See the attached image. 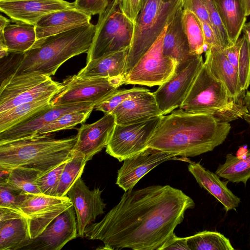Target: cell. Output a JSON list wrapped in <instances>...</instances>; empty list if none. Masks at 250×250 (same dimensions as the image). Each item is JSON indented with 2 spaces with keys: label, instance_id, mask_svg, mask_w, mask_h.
<instances>
[{
  "label": "cell",
  "instance_id": "1",
  "mask_svg": "<svg viewBox=\"0 0 250 250\" xmlns=\"http://www.w3.org/2000/svg\"><path fill=\"white\" fill-rule=\"evenodd\" d=\"M194 206L192 199L169 185L132 189L100 221L88 225L84 236L102 241L103 249L162 250Z\"/></svg>",
  "mask_w": 250,
  "mask_h": 250
},
{
  "label": "cell",
  "instance_id": "2",
  "mask_svg": "<svg viewBox=\"0 0 250 250\" xmlns=\"http://www.w3.org/2000/svg\"><path fill=\"white\" fill-rule=\"evenodd\" d=\"M230 129L229 123L179 108L162 116L148 147L176 156L194 157L212 151L223 144Z\"/></svg>",
  "mask_w": 250,
  "mask_h": 250
},
{
  "label": "cell",
  "instance_id": "3",
  "mask_svg": "<svg viewBox=\"0 0 250 250\" xmlns=\"http://www.w3.org/2000/svg\"><path fill=\"white\" fill-rule=\"evenodd\" d=\"M96 25L91 23L37 40L23 53L13 75L39 73L54 75L65 62L87 53L92 43Z\"/></svg>",
  "mask_w": 250,
  "mask_h": 250
},
{
  "label": "cell",
  "instance_id": "4",
  "mask_svg": "<svg viewBox=\"0 0 250 250\" xmlns=\"http://www.w3.org/2000/svg\"><path fill=\"white\" fill-rule=\"evenodd\" d=\"M77 135L56 139L37 135L0 144V168H32L47 172L73 156Z\"/></svg>",
  "mask_w": 250,
  "mask_h": 250
},
{
  "label": "cell",
  "instance_id": "5",
  "mask_svg": "<svg viewBox=\"0 0 250 250\" xmlns=\"http://www.w3.org/2000/svg\"><path fill=\"white\" fill-rule=\"evenodd\" d=\"M243 98L232 97L204 62L179 108L189 113L209 115L229 123L242 118L247 112Z\"/></svg>",
  "mask_w": 250,
  "mask_h": 250
},
{
  "label": "cell",
  "instance_id": "6",
  "mask_svg": "<svg viewBox=\"0 0 250 250\" xmlns=\"http://www.w3.org/2000/svg\"><path fill=\"white\" fill-rule=\"evenodd\" d=\"M182 7L183 0H144L134 23L133 38L125 70V77Z\"/></svg>",
  "mask_w": 250,
  "mask_h": 250
},
{
  "label": "cell",
  "instance_id": "7",
  "mask_svg": "<svg viewBox=\"0 0 250 250\" xmlns=\"http://www.w3.org/2000/svg\"><path fill=\"white\" fill-rule=\"evenodd\" d=\"M99 15L87 62L129 48L133 38L134 23L123 12L119 0H111Z\"/></svg>",
  "mask_w": 250,
  "mask_h": 250
},
{
  "label": "cell",
  "instance_id": "8",
  "mask_svg": "<svg viewBox=\"0 0 250 250\" xmlns=\"http://www.w3.org/2000/svg\"><path fill=\"white\" fill-rule=\"evenodd\" d=\"M61 87V83L44 74L11 75L0 82V113L25 103L53 97Z\"/></svg>",
  "mask_w": 250,
  "mask_h": 250
},
{
  "label": "cell",
  "instance_id": "9",
  "mask_svg": "<svg viewBox=\"0 0 250 250\" xmlns=\"http://www.w3.org/2000/svg\"><path fill=\"white\" fill-rule=\"evenodd\" d=\"M125 76L112 78H81L76 75L61 83L59 92L52 99V105L91 103L95 105L125 83Z\"/></svg>",
  "mask_w": 250,
  "mask_h": 250
},
{
  "label": "cell",
  "instance_id": "10",
  "mask_svg": "<svg viewBox=\"0 0 250 250\" xmlns=\"http://www.w3.org/2000/svg\"><path fill=\"white\" fill-rule=\"evenodd\" d=\"M166 29L167 26L125 76V84L160 86L175 74L178 62L163 52V42Z\"/></svg>",
  "mask_w": 250,
  "mask_h": 250
},
{
  "label": "cell",
  "instance_id": "11",
  "mask_svg": "<svg viewBox=\"0 0 250 250\" xmlns=\"http://www.w3.org/2000/svg\"><path fill=\"white\" fill-rule=\"evenodd\" d=\"M162 116L135 124H115L106 146V152L122 162L144 151L148 147Z\"/></svg>",
  "mask_w": 250,
  "mask_h": 250
},
{
  "label": "cell",
  "instance_id": "12",
  "mask_svg": "<svg viewBox=\"0 0 250 250\" xmlns=\"http://www.w3.org/2000/svg\"><path fill=\"white\" fill-rule=\"evenodd\" d=\"M204 62L202 55H194L188 63L177 68L173 76L153 92L162 115L180 107Z\"/></svg>",
  "mask_w": 250,
  "mask_h": 250
},
{
  "label": "cell",
  "instance_id": "13",
  "mask_svg": "<svg viewBox=\"0 0 250 250\" xmlns=\"http://www.w3.org/2000/svg\"><path fill=\"white\" fill-rule=\"evenodd\" d=\"M73 204L67 196L28 194L20 207L28 220L31 239H34Z\"/></svg>",
  "mask_w": 250,
  "mask_h": 250
},
{
  "label": "cell",
  "instance_id": "14",
  "mask_svg": "<svg viewBox=\"0 0 250 250\" xmlns=\"http://www.w3.org/2000/svg\"><path fill=\"white\" fill-rule=\"evenodd\" d=\"M91 103H79L58 105L50 104L27 119L0 132V144L32 137L45 125L61 115L73 111L95 106Z\"/></svg>",
  "mask_w": 250,
  "mask_h": 250
},
{
  "label": "cell",
  "instance_id": "15",
  "mask_svg": "<svg viewBox=\"0 0 250 250\" xmlns=\"http://www.w3.org/2000/svg\"><path fill=\"white\" fill-rule=\"evenodd\" d=\"M78 236L77 223L73 206L57 216L39 235L21 250H60Z\"/></svg>",
  "mask_w": 250,
  "mask_h": 250
},
{
  "label": "cell",
  "instance_id": "16",
  "mask_svg": "<svg viewBox=\"0 0 250 250\" xmlns=\"http://www.w3.org/2000/svg\"><path fill=\"white\" fill-rule=\"evenodd\" d=\"M100 188L90 190L81 177L68 190L67 196L74 208L77 223L78 236L83 237L88 225L104 213L106 204L101 197Z\"/></svg>",
  "mask_w": 250,
  "mask_h": 250
},
{
  "label": "cell",
  "instance_id": "17",
  "mask_svg": "<svg viewBox=\"0 0 250 250\" xmlns=\"http://www.w3.org/2000/svg\"><path fill=\"white\" fill-rule=\"evenodd\" d=\"M176 159V156L148 147L144 151L123 161L118 170L116 184L125 191L132 189L145 175L161 163Z\"/></svg>",
  "mask_w": 250,
  "mask_h": 250
},
{
  "label": "cell",
  "instance_id": "18",
  "mask_svg": "<svg viewBox=\"0 0 250 250\" xmlns=\"http://www.w3.org/2000/svg\"><path fill=\"white\" fill-rule=\"evenodd\" d=\"M74 7L64 0H0V11L12 22H24L35 25L44 16Z\"/></svg>",
  "mask_w": 250,
  "mask_h": 250
},
{
  "label": "cell",
  "instance_id": "19",
  "mask_svg": "<svg viewBox=\"0 0 250 250\" xmlns=\"http://www.w3.org/2000/svg\"><path fill=\"white\" fill-rule=\"evenodd\" d=\"M115 124L114 115L109 113L93 123L82 125L73 151L82 154L87 161L91 160L106 147Z\"/></svg>",
  "mask_w": 250,
  "mask_h": 250
},
{
  "label": "cell",
  "instance_id": "20",
  "mask_svg": "<svg viewBox=\"0 0 250 250\" xmlns=\"http://www.w3.org/2000/svg\"><path fill=\"white\" fill-rule=\"evenodd\" d=\"M118 125H128L163 116L153 92L149 91L126 99L111 112Z\"/></svg>",
  "mask_w": 250,
  "mask_h": 250
},
{
  "label": "cell",
  "instance_id": "21",
  "mask_svg": "<svg viewBox=\"0 0 250 250\" xmlns=\"http://www.w3.org/2000/svg\"><path fill=\"white\" fill-rule=\"evenodd\" d=\"M91 19L74 7L50 13L35 25L37 40L88 24Z\"/></svg>",
  "mask_w": 250,
  "mask_h": 250
},
{
  "label": "cell",
  "instance_id": "22",
  "mask_svg": "<svg viewBox=\"0 0 250 250\" xmlns=\"http://www.w3.org/2000/svg\"><path fill=\"white\" fill-rule=\"evenodd\" d=\"M188 170L201 188L213 196L224 207L226 212L236 210L240 198L234 194L227 187V181H222L215 173L206 169L199 163H190Z\"/></svg>",
  "mask_w": 250,
  "mask_h": 250
},
{
  "label": "cell",
  "instance_id": "23",
  "mask_svg": "<svg viewBox=\"0 0 250 250\" xmlns=\"http://www.w3.org/2000/svg\"><path fill=\"white\" fill-rule=\"evenodd\" d=\"M205 58L204 62L212 74L225 85L230 95L236 99L244 97L246 91L241 89L238 72L222 49L215 47L207 49Z\"/></svg>",
  "mask_w": 250,
  "mask_h": 250
},
{
  "label": "cell",
  "instance_id": "24",
  "mask_svg": "<svg viewBox=\"0 0 250 250\" xmlns=\"http://www.w3.org/2000/svg\"><path fill=\"white\" fill-rule=\"evenodd\" d=\"M183 7L180 8L167 26L163 42V54L177 62V68L188 63L194 56L190 53L188 40L182 24Z\"/></svg>",
  "mask_w": 250,
  "mask_h": 250
},
{
  "label": "cell",
  "instance_id": "25",
  "mask_svg": "<svg viewBox=\"0 0 250 250\" xmlns=\"http://www.w3.org/2000/svg\"><path fill=\"white\" fill-rule=\"evenodd\" d=\"M128 50L127 48L91 60L76 75L81 78L125 76Z\"/></svg>",
  "mask_w": 250,
  "mask_h": 250
},
{
  "label": "cell",
  "instance_id": "26",
  "mask_svg": "<svg viewBox=\"0 0 250 250\" xmlns=\"http://www.w3.org/2000/svg\"><path fill=\"white\" fill-rule=\"evenodd\" d=\"M0 16V32L3 34L9 51L24 53L37 41L35 25L24 22H13Z\"/></svg>",
  "mask_w": 250,
  "mask_h": 250
},
{
  "label": "cell",
  "instance_id": "27",
  "mask_svg": "<svg viewBox=\"0 0 250 250\" xmlns=\"http://www.w3.org/2000/svg\"><path fill=\"white\" fill-rule=\"evenodd\" d=\"M232 45L239 39L246 15L243 0H213Z\"/></svg>",
  "mask_w": 250,
  "mask_h": 250
},
{
  "label": "cell",
  "instance_id": "28",
  "mask_svg": "<svg viewBox=\"0 0 250 250\" xmlns=\"http://www.w3.org/2000/svg\"><path fill=\"white\" fill-rule=\"evenodd\" d=\"M30 240L26 217L0 221V250H21Z\"/></svg>",
  "mask_w": 250,
  "mask_h": 250
},
{
  "label": "cell",
  "instance_id": "29",
  "mask_svg": "<svg viewBox=\"0 0 250 250\" xmlns=\"http://www.w3.org/2000/svg\"><path fill=\"white\" fill-rule=\"evenodd\" d=\"M215 173L229 182H242L246 185L250 178V149L242 158L227 154L224 163L218 166Z\"/></svg>",
  "mask_w": 250,
  "mask_h": 250
},
{
  "label": "cell",
  "instance_id": "30",
  "mask_svg": "<svg viewBox=\"0 0 250 250\" xmlns=\"http://www.w3.org/2000/svg\"><path fill=\"white\" fill-rule=\"evenodd\" d=\"M53 97L25 103L0 113V132L12 127L51 104Z\"/></svg>",
  "mask_w": 250,
  "mask_h": 250
},
{
  "label": "cell",
  "instance_id": "31",
  "mask_svg": "<svg viewBox=\"0 0 250 250\" xmlns=\"http://www.w3.org/2000/svg\"><path fill=\"white\" fill-rule=\"evenodd\" d=\"M38 169L19 167L10 170L5 182L12 188L28 194H42L37 184L38 177L42 174Z\"/></svg>",
  "mask_w": 250,
  "mask_h": 250
},
{
  "label": "cell",
  "instance_id": "32",
  "mask_svg": "<svg viewBox=\"0 0 250 250\" xmlns=\"http://www.w3.org/2000/svg\"><path fill=\"white\" fill-rule=\"evenodd\" d=\"M181 21L190 53L201 55L206 50V45L200 21L193 13L183 9Z\"/></svg>",
  "mask_w": 250,
  "mask_h": 250
},
{
  "label": "cell",
  "instance_id": "33",
  "mask_svg": "<svg viewBox=\"0 0 250 250\" xmlns=\"http://www.w3.org/2000/svg\"><path fill=\"white\" fill-rule=\"evenodd\" d=\"M87 161L81 153L73 151V157L65 163L55 196L64 197L76 180L81 177Z\"/></svg>",
  "mask_w": 250,
  "mask_h": 250
},
{
  "label": "cell",
  "instance_id": "34",
  "mask_svg": "<svg viewBox=\"0 0 250 250\" xmlns=\"http://www.w3.org/2000/svg\"><path fill=\"white\" fill-rule=\"evenodd\" d=\"M189 250H233L229 240L222 234L205 230L187 237Z\"/></svg>",
  "mask_w": 250,
  "mask_h": 250
},
{
  "label": "cell",
  "instance_id": "35",
  "mask_svg": "<svg viewBox=\"0 0 250 250\" xmlns=\"http://www.w3.org/2000/svg\"><path fill=\"white\" fill-rule=\"evenodd\" d=\"M94 108L93 106L65 113L41 128L36 135H48L61 130L72 128L84 122Z\"/></svg>",
  "mask_w": 250,
  "mask_h": 250
},
{
  "label": "cell",
  "instance_id": "36",
  "mask_svg": "<svg viewBox=\"0 0 250 250\" xmlns=\"http://www.w3.org/2000/svg\"><path fill=\"white\" fill-rule=\"evenodd\" d=\"M148 91L149 90L148 89L139 87L127 89H117L97 104L94 108L103 112L104 114L111 113L116 107L126 99Z\"/></svg>",
  "mask_w": 250,
  "mask_h": 250
},
{
  "label": "cell",
  "instance_id": "37",
  "mask_svg": "<svg viewBox=\"0 0 250 250\" xmlns=\"http://www.w3.org/2000/svg\"><path fill=\"white\" fill-rule=\"evenodd\" d=\"M237 72L242 91H246L250 85V51L248 41L244 34L241 37Z\"/></svg>",
  "mask_w": 250,
  "mask_h": 250
},
{
  "label": "cell",
  "instance_id": "38",
  "mask_svg": "<svg viewBox=\"0 0 250 250\" xmlns=\"http://www.w3.org/2000/svg\"><path fill=\"white\" fill-rule=\"evenodd\" d=\"M208 14L210 25L222 49L232 45L213 0H203Z\"/></svg>",
  "mask_w": 250,
  "mask_h": 250
},
{
  "label": "cell",
  "instance_id": "39",
  "mask_svg": "<svg viewBox=\"0 0 250 250\" xmlns=\"http://www.w3.org/2000/svg\"><path fill=\"white\" fill-rule=\"evenodd\" d=\"M28 195L12 188L5 182H0V208L21 211L20 207Z\"/></svg>",
  "mask_w": 250,
  "mask_h": 250
},
{
  "label": "cell",
  "instance_id": "40",
  "mask_svg": "<svg viewBox=\"0 0 250 250\" xmlns=\"http://www.w3.org/2000/svg\"><path fill=\"white\" fill-rule=\"evenodd\" d=\"M66 162L47 172L41 174L38 177L37 184L42 194L55 196L61 175Z\"/></svg>",
  "mask_w": 250,
  "mask_h": 250
},
{
  "label": "cell",
  "instance_id": "41",
  "mask_svg": "<svg viewBox=\"0 0 250 250\" xmlns=\"http://www.w3.org/2000/svg\"><path fill=\"white\" fill-rule=\"evenodd\" d=\"M110 0H75L74 7L89 16L100 14L110 3Z\"/></svg>",
  "mask_w": 250,
  "mask_h": 250
},
{
  "label": "cell",
  "instance_id": "42",
  "mask_svg": "<svg viewBox=\"0 0 250 250\" xmlns=\"http://www.w3.org/2000/svg\"><path fill=\"white\" fill-rule=\"evenodd\" d=\"M183 9L193 13L200 21L210 24L208 12L203 0H183Z\"/></svg>",
  "mask_w": 250,
  "mask_h": 250
},
{
  "label": "cell",
  "instance_id": "43",
  "mask_svg": "<svg viewBox=\"0 0 250 250\" xmlns=\"http://www.w3.org/2000/svg\"><path fill=\"white\" fill-rule=\"evenodd\" d=\"M144 0H119L124 14L135 23L141 10Z\"/></svg>",
  "mask_w": 250,
  "mask_h": 250
},
{
  "label": "cell",
  "instance_id": "44",
  "mask_svg": "<svg viewBox=\"0 0 250 250\" xmlns=\"http://www.w3.org/2000/svg\"><path fill=\"white\" fill-rule=\"evenodd\" d=\"M200 21L203 31L206 50L212 47H215L222 49L210 24L206 21Z\"/></svg>",
  "mask_w": 250,
  "mask_h": 250
},
{
  "label": "cell",
  "instance_id": "45",
  "mask_svg": "<svg viewBox=\"0 0 250 250\" xmlns=\"http://www.w3.org/2000/svg\"><path fill=\"white\" fill-rule=\"evenodd\" d=\"M241 43V38H239L233 45L222 49L224 54L235 67L237 71L238 62L240 47Z\"/></svg>",
  "mask_w": 250,
  "mask_h": 250
},
{
  "label": "cell",
  "instance_id": "46",
  "mask_svg": "<svg viewBox=\"0 0 250 250\" xmlns=\"http://www.w3.org/2000/svg\"><path fill=\"white\" fill-rule=\"evenodd\" d=\"M189 250L187 244V237H179L174 235L162 249V250Z\"/></svg>",
  "mask_w": 250,
  "mask_h": 250
},
{
  "label": "cell",
  "instance_id": "47",
  "mask_svg": "<svg viewBox=\"0 0 250 250\" xmlns=\"http://www.w3.org/2000/svg\"><path fill=\"white\" fill-rule=\"evenodd\" d=\"M243 103L247 109V112L244 115L243 118L250 125V91H246Z\"/></svg>",
  "mask_w": 250,
  "mask_h": 250
},
{
  "label": "cell",
  "instance_id": "48",
  "mask_svg": "<svg viewBox=\"0 0 250 250\" xmlns=\"http://www.w3.org/2000/svg\"><path fill=\"white\" fill-rule=\"evenodd\" d=\"M242 31L248 41L250 51V21L244 24Z\"/></svg>",
  "mask_w": 250,
  "mask_h": 250
},
{
  "label": "cell",
  "instance_id": "49",
  "mask_svg": "<svg viewBox=\"0 0 250 250\" xmlns=\"http://www.w3.org/2000/svg\"><path fill=\"white\" fill-rule=\"evenodd\" d=\"M246 16L250 15V0H243Z\"/></svg>",
  "mask_w": 250,
  "mask_h": 250
},
{
  "label": "cell",
  "instance_id": "50",
  "mask_svg": "<svg viewBox=\"0 0 250 250\" xmlns=\"http://www.w3.org/2000/svg\"><path fill=\"white\" fill-rule=\"evenodd\" d=\"M164 0L167 1V0Z\"/></svg>",
  "mask_w": 250,
  "mask_h": 250
}]
</instances>
